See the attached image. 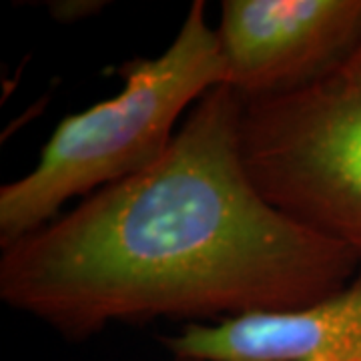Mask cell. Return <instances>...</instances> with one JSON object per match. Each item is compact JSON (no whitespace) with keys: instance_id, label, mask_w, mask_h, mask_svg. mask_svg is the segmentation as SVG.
<instances>
[{"instance_id":"cell-1","label":"cell","mask_w":361,"mask_h":361,"mask_svg":"<svg viewBox=\"0 0 361 361\" xmlns=\"http://www.w3.org/2000/svg\"><path fill=\"white\" fill-rule=\"evenodd\" d=\"M241 113L235 90H209L155 165L2 247V301L85 337L121 322L303 310L345 287L361 253L263 197Z\"/></svg>"},{"instance_id":"cell-2","label":"cell","mask_w":361,"mask_h":361,"mask_svg":"<svg viewBox=\"0 0 361 361\" xmlns=\"http://www.w3.org/2000/svg\"><path fill=\"white\" fill-rule=\"evenodd\" d=\"M115 97L59 123L25 177L0 187V245L56 219L75 197H89L155 165L183 113L223 87L217 30L197 0L177 37L153 59L130 61Z\"/></svg>"},{"instance_id":"cell-5","label":"cell","mask_w":361,"mask_h":361,"mask_svg":"<svg viewBox=\"0 0 361 361\" xmlns=\"http://www.w3.org/2000/svg\"><path fill=\"white\" fill-rule=\"evenodd\" d=\"M165 343L173 355L207 361H361V263L345 287L310 307L191 323Z\"/></svg>"},{"instance_id":"cell-4","label":"cell","mask_w":361,"mask_h":361,"mask_svg":"<svg viewBox=\"0 0 361 361\" xmlns=\"http://www.w3.org/2000/svg\"><path fill=\"white\" fill-rule=\"evenodd\" d=\"M225 80L243 101L283 94L327 75L361 42V0H225Z\"/></svg>"},{"instance_id":"cell-3","label":"cell","mask_w":361,"mask_h":361,"mask_svg":"<svg viewBox=\"0 0 361 361\" xmlns=\"http://www.w3.org/2000/svg\"><path fill=\"white\" fill-rule=\"evenodd\" d=\"M241 151L271 205L361 253V42L301 89L243 101Z\"/></svg>"},{"instance_id":"cell-6","label":"cell","mask_w":361,"mask_h":361,"mask_svg":"<svg viewBox=\"0 0 361 361\" xmlns=\"http://www.w3.org/2000/svg\"><path fill=\"white\" fill-rule=\"evenodd\" d=\"M173 361H207V360H197V357H179V355H173Z\"/></svg>"}]
</instances>
